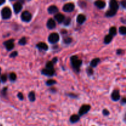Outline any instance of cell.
<instances>
[{
  "instance_id": "cell-34",
  "label": "cell",
  "mask_w": 126,
  "mask_h": 126,
  "mask_svg": "<svg viewBox=\"0 0 126 126\" xmlns=\"http://www.w3.org/2000/svg\"><path fill=\"white\" fill-rule=\"evenodd\" d=\"M103 114L105 116H108L110 114V112L108 111V110H107V109H105L103 110Z\"/></svg>"
},
{
  "instance_id": "cell-11",
  "label": "cell",
  "mask_w": 126,
  "mask_h": 126,
  "mask_svg": "<svg viewBox=\"0 0 126 126\" xmlns=\"http://www.w3.org/2000/svg\"><path fill=\"white\" fill-rule=\"evenodd\" d=\"M54 18H55V19L59 23H62V22H63L65 17V16H64V15H63L62 14L59 13L57 14L56 15H55Z\"/></svg>"
},
{
  "instance_id": "cell-37",
  "label": "cell",
  "mask_w": 126,
  "mask_h": 126,
  "mask_svg": "<svg viewBox=\"0 0 126 126\" xmlns=\"http://www.w3.org/2000/svg\"><path fill=\"white\" fill-rule=\"evenodd\" d=\"M121 3V5L123 6V7H124V8H126V1H122Z\"/></svg>"
},
{
  "instance_id": "cell-22",
  "label": "cell",
  "mask_w": 126,
  "mask_h": 126,
  "mask_svg": "<svg viewBox=\"0 0 126 126\" xmlns=\"http://www.w3.org/2000/svg\"><path fill=\"white\" fill-rule=\"evenodd\" d=\"M109 33H110L109 34L111 35L112 36H113L116 35V33H117L116 28L114 27H111V28H110V29Z\"/></svg>"
},
{
  "instance_id": "cell-20",
  "label": "cell",
  "mask_w": 126,
  "mask_h": 126,
  "mask_svg": "<svg viewBox=\"0 0 126 126\" xmlns=\"http://www.w3.org/2000/svg\"><path fill=\"white\" fill-rule=\"evenodd\" d=\"M112 39H113V36L111 35H110V34H108V35H107L105 37L104 43L105 44H109L112 41Z\"/></svg>"
},
{
  "instance_id": "cell-9",
  "label": "cell",
  "mask_w": 126,
  "mask_h": 126,
  "mask_svg": "<svg viewBox=\"0 0 126 126\" xmlns=\"http://www.w3.org/2000/svg\"><path fill=\"white\" fill-rule=\"evenodd\" d=\"M110 9L113 10V11L117 12L118 8H119V5H118V2L116 1H114V0L111 1L110 2Z\"/></svg>"
},
{
  "instance_id": "cell-39",
  "label": "cell",
  "mask_w": 126,
  "mask_h": 126,
  "mask_svg": "<svg viewBox=\"0 0 126 126\" xmlns=\"http://www.w3.org/2000/svg\"><path fill=\"white\" fill-rule=\"evenodd\" d=\"M6 91H7V88H4L3 90H2V94H6Z\"/></svg>"
},
{
  "instance_id": "cell-6",
  "label": "cell",
  "mask_w": 126,
  "mask_h": 126,
  "mask_svg": "<svg viewBox=\"0 0 126 126\" xmlns=\"http://www.w3.org/2000/svg\"><path fill=\"white\" fill-rule=\"evenodd\" d=\"M90 109H91V106L89 105H84L79 109V114L81 116L84 115V114H86L90 110Z\"/></svg>"
},
{
  "instance_id": "cell-5",
  "label": "cell",
  "mask_w": 126,
  "mask_h": 126,
  "mask_svg": "<svg viewBox=\"0 0 126 126\" xmlns=\"http://www.w3.org/2000/svg\"><path fill=\"white\" fill-rule=\"evenodd\" d=\"M75 9V4L71 2H68V3L65 4L63 7V11L66 12H72Z\"/></svg>"
},
{
  "instance_id": "cell-13",
  "label": "cell",
  "mask_w": 126,
  "mask_h": 126,
  "mask_svg": "<svg viewBox=\"0 0 126 126\" xmlns=\"http://www.w3.org/2000/svg\"><path fill=\"white\" fill-rule=\"evenodd\" d=\"M55 26H56V23H55V20L52 18H50L47 22V27L49 29H53L55 28Z\"/></svg>"
},
{
  "instance_id": "cell-33",
  "label": "cell",
  "mask_w": 126,
  "mask_h": 126,
  "mask_svg": "<svg viewBox=\"0 0 126 126\" xmlns=\"http://www.w3.org/2000/svg\"><path fill=\"white\" fill-rule=\"evenodd\" d=\"M17 55H18V52H17V51H14L13 52L11 53V55H10V57H15L17 56Z\"/></svg>"
},
{
  "instance_id": "cell-14",
  "label": "cell",
  "mask_w": 126,
  "mask_h": 126,
  "mask_svg": "<svg viewBox=\"0 0 126 126\" xmlns=\"http://www.w3.org/2000/svg\"><path fill=\"white\" fill-rule=\"evenodd\" d=\"M47 11L49 12V14H54L57 13L59 11V9L57 6H54V5H52V6H49L47 9Z\"/></svg>"
},
{
  "instance_id": "cell-23",
  "label": "cell",
  "mask_w": 126,
  "mask_h": 126,
  "mask_svg": "<svg viewBox=\"0 0 126 126\" xmlns=\"http://www.w3.org/2000/svg\"><path fill=\"white\" fill-rule=\"evenodd\" d=\"M28 98H29L31 102H33V101L35 100V94H34V92H30V94H28Z\"/></svg>"
},
{
  "instance_id": "cell-35",
  "label": "cell",
  "mask_w": 126,
  "mask_h": 126,
  "mask_svg": "<svg viewBox=\"0 0 126 126\" xmlns=\"http://www.w3.org/2000/svg\"><path fill=\"white\" fill-rule=\"evenodd\" d=\"M17 97H18V98H19L20 100H23V95L22 93H20V92L18 94V95H17Z\"/></svg>"
},
{
  "instance_id": "cell-24",
  "label": "cell",
  "mask_w": 126,
  "mask_h": 126,
  "mask_svg": "<svg viewBox=\"0 0 126 126\" xmlns=\"http://www.w3.org/2000/svg\"><path fill=\"white\" fill-rule=\"evenodd\" d=\"M119 32L120 33V34H123V35H125L126 34V28L124 26H122V27H119Z\"/></svg>"
},
{
  "instance_id": "cell-16",
  "label": "cell",
  "mask_w": 126,
  "mask_h": 126,
  "mask_svg": "<svg viewBox=\"0 0 126 126\" xmlns=\"http://www.w3.org/2000/svg\"><path fill=\"white\" fill-rule=\"evenodd\" d=\"M95 5L99 9H103L106 6L105 2L102 1H98L95 2Z\"/></svg>"
},
{
  "instance_id": "cell-12",
  "label": "cell",
  "mask_w": 126,
  "mask_h": 126,
  "mask_svg": "<svg viewBox=\"0 0 126 126\" xmlns=\"http://www.w3.org/2000/svg\"><path fill=\"white\" fill-rule=\"evenodd\" d=\"M22 5L20 2H17L14 4V10L15 13L18 14L22 10Z\"/></svg>"
},
{
  "instance_id": "cell-8",
  "label": "cell",
  "mask_w": 126,
  "mask_h": 126,
  "mask_svg": "<svg viewBox=\"0 0 126 126\" xmlns=\"http://www.w3.org/2000/svg\"><path fill=\"white\" fill-rule=\"evenodd\" d=\"M42 74L47 76H52L55 74V70L54 68L47 69L46 68L42 70Z\"/></svg>"
},
{
  "instance_id": "cell-7",
  "label": "cell",
  "mask_w": 126,
  "mask_h": 126,
  "mask_svg": "<svg viewBox=\"0 0 126 126\" xmlns=\"http://www.w3.org/2000/svg\"><path fill=\"white\" fill-rule=\"evenodd\" d=\"M4 45L5 46L7 50H11L14 47V39H11L10 40H7L4 43Z\"/></svg>"
},
{
  "instance_id": "cell-40",
  "label": "cell",
  "mask_w": 126,
  "mask_h": 126,
  "mask_svg": "<svg viewBox=\"0 0 126 126\" xmlns=\"http://www.w3.org/2000/svg\"><path fill=\"white\" fill-rule=\"evenodd\" d=\"M5 2V1L4 0H0V6L1 5H2V4H4Z\"/></svg>"
},
{
  "instance_id": "cell-41",
  "label": "cell",
  "mask_w": 126,
  "mask_h": 126,
  "mask_svg": "<svg viewBox=\"0 0 126 126\" xmlns=\"http://www.w3.org/2000/svg\"><path fill=\"white\" fill-rule=\"evenodd\" d=\"M126 98H123V101H122V103H123V104H124V103H126Z\"/></svg>"
},
{
  "instance_id": "cell-28",
  "label": "cell",
  "mask_w": 126,
  "mask_h": 126,
  "mask_svg": "<svg viewBox=\"0 0 126 126\" xmlns=\"http://www.w3.org/2000/svg\"><path fill=\"white\" fill-rule=\"evenodd\" d=\"M54 67V63L52 62V61L48 62L46 64V68L47 69H52Z\"/></svg>"
},
{
  "instance_id": "cell-27",
  "label": "cell",
  "mask_w": 126,
  "mask_h": 126,
  "mask_svg": "<svg viewBox=\"0 0 126 126\" xmlns=\"http://www.w3.org/2000/svg\"><path fill=\"white\" fill-rule=\"evenodd\" d=\"M9 78L11 81H15L16 79V78H17V76H16V73H11L9 75Z\"/></svg>"
},
{
  "instance_id": "cell-36",
  "label": "cell",
  "mask_w": 126,
  "mask_h": 126,
  "mask_svg": "<svg viewBox=\"0 0 126 126\" xmlns=\"http://www.w3.org/2000/svg\"><path fill=\"white\" fill-rule=\"evenodd\" d=\"M123 52H124V50H123V49H118V50H117V54H118V55H121V54H123Z\"/></svg>"
},
{
  "instance_id": "cell-19",
  "label": "cell",
  "mask_w": 126,
  "mask_h": 126,
  "mask_svg": "<svg viewBox=\"0 0 126 126\" xmlns=\"http://www.w3.org/2000/svg\"><path fill=\"white\" fill-rule=\"evenodd\" d=\"M100 62V60L98 58H97V59H94L91 62V67H95V66H97V65L98 64V63Z\"/></svg>"
},
{
  "instance_id": "cell-38",
  "label": "cell",
  "mask_w": 126,
  "mask_h": 126,
  "mask_svg": "<svg viewBox=\"0 0 126 126\" xmlns=\"http://www.w3.org/2000/svg\"><path fill=\"white\" fill-rule=\"evenodd\" d=\"M57 59L55 57V58H54V59H52V62L53 63H55V62H57Z\"/></svg>"
},
{
  "instance_id": "cell-18",
  "label": "cell",
  "mask_w": 126,
  "mask_h": 126,
  "mask_svg": "<svg viewBox=\"0 0 126 126\" xmlns=\"http://www.w3.org/2000/svg\"><path fill=\"white\" fill-rule=\"evenodd\" d=\"M70 120L71 123H75L79 120V116L77 114H73L70 117Z\"/></svg>"
},
{
  "instance_id": "cell-21",
  "label": "cell",
  "mask_w": 126,
  "mask_h": 126,
  "mask_svg": "<svg viewBox=\"0 0 126 126\" xmlns=\"http://www.w3.org/2000/svg\"><path fill=\"white\" fill-rule=\"evenodd\" d=\"M116 12H117L113 11V10L109 9V11H107V13H106V16H107V17H113V16H114V15L116 14Z\"/></svg>"
},
{
  "instance_id": "cell-30",
  "label": "cell",
  "mask_w": 126,
  "mask_h": 126,
  "mask_svg": "<svg viewBox=\"0 0 126 126\" xmlns=\"http://www.w3.org/2000/svg\"><path fill=\"white\" fill-rule=\"evenodd\" d=\"M70 22H71V19H70V18H69L68 17V18H66V19L65 18V20H64V21H63V23L65 25L68 26V25H69V24L70 23Z\"/></svg>"
},
{
  "instance_id": "cell-17",
  "label": "cell",
  "mask_w": 126,
  "mask_h": 126,
  "mask_svg": "<svg viewBox=\"0 0 126 126\" xmlns=\"http://www.w3.org/2000/svg\"><path fill=\"white\" fill-rule=\"evenodd\" d=\"M37 47L39 49L44 50H47L48 49V46L45 43H39L37 44Z\"/></svg>"
},
{
  "instance_id": "cell-31",
  "label": "cell",
  "mask_w": 126,
  "mask_h": 126,
  "mask_svg": "<svg viewBox=\"0 0 126 126\" xmlns=\"http://www.w3.org/2000/svg\"><path fill=\"white\" fill-rule=\"evenodd\" d=\"M87 73L89 76H91V75H93L94 73V71H93V69L92 68H88L87 70Z\"/></svg>"
},
{
  "instance_id": "cell-3",
  "label": "cell",
  "mask_w": 126,
  "mask_h": 126,
  "mask_svg": "<svg viewBox=\"0 0 126 126\" xmlns=\"http://www.w3.org/2000/svg\"><path fill=\"white\" fill-rule=\"evenodd\" d=\"M60 39V37L58 33H52L49 36V38H48V41H49V43H52V44H54V43H57L59 41Z\"/></svg>"
},
{
  "instance_id": "cell-10",
  "label": "cell",
  "mask_w": 126,
  "mask_h": 126,
  "mask_svg": "<svg viewBox=\"0 0 126 126\" xmlns=\"http://www.w3.org/2000/svg\"><path fill=\"white\" fill-rule=\"evenodd\" d=\"M111 98L114 101H118L120 99V94L118 90H114L111 94Z\"/></svg>"
},
{
  "instance_id": "cell-4",
  "label": "cell",
  "mask_w": 126,
  "mask_h": 126,
  "mask_svg": "<svg viewBox=\"0 0 126 126\" xmlns=\"http://www.w3.org/2000/svg\"><path fill=\"white\" fill-rule=\"evenodd\" d=\"M32 18V16L31 13L28 11H25L24 12H22V15H21V18H22V21L25 22H30Z\"/></svg>"
},
{
  "instance_id": "cell-29",
  "label": "cell",
  "mask_w": 126,
  "mask_h": 126,
  "mask_svg": "<svg viewBox=\"0 0 126 126\" xmlns=\"http://www.w3.org/2000/svg\"><path fill=\"white\" fill-rule=\"evenodd\" d=\"M72 41V39L71 38H64L63 42L65 44H70Z\"/></svg>"
},
{
  "instance_id": "cell-15",
  "label": "cell",
  "mask_w": 126,
  "mask_h": 126,
  "mask_svg": "<svg viewBox=\"0 0 126 126\" xmlns=\"http://www.w3.org/2000/svg\"><path fill=\"white\" fill-rule=\"evenodd\" d=\"M86 16L83 14H79L78 15V16L77 17V22L78 23H79V24H82V23L86 21Z\"/></svg>"
},
{
  "instance_id": "cell-25",
  "label": "cell",
  "mask_w": 126,
  "mask_h": 126,
  "mask_svg": "<svg viewBox=\"0 0 126 126\" xmlns=\"http://www.w3.org/2000/svg\"><path fill=\"white\" fill-rule=\"evenodd\" d=\"M56 84V81L54 79H49L46 81V84L47 86H52V85Z\"/></svg>"
},
{
  "instance_id": "cell-43",
  "label": "cell",
  "mask_w": 126,
  "mask_h": 126,
  "mask_svg": "<svg viewBox=\"0 0 126 126\" xmlns=\"http://www.w3.org/2000/svg\"><path fill=\"white\" fill-rule=\"evenodd\" d=\"M0 74H1V68H0Z\"/></svg>"
},
{
  "instance_id": "cell-2",
  "label": "cell",
  "mask_w": 126,
  "mask_h": 126,
  "mask_svg": "<svg viewBox=\"0 0 126 126\" xmlns=\"http://www.w3.org/2000/svg\"><path fill=\"white\" fill-rule=\"evenodd\" d=\"M1 16L3 19H8L12 16V11L9 7H5L1 11Z\"/></svg>"
},
{
  "instance_id": "cell-26",
  "label": "cell",
  "mask_w": 126,
  "mask_h": 126,
  "mask_svg": "<svg viewBox=\"0 0 126 126\" xmlns=\"http://www.w3.org/2000/svg\"><path fill=\"white\" fill-rule=\"evenodd\" d=\"M18 43L20 45H25L27 43V39H26V38L25 37H23V38H22L20 39V41H18Z\"/></svg>"
},
{
  "instance_id": "cell-42",
  "label": "cell",
  "mask_w": 126,
  "mask_h": 126,
  "mask_svg": "<svg viewBox=\"0 0 126 126\" xmlns=\"http://www.w3.org/2000/svg\"><path fill=\"white\" fill-rule=\"evenodd\" d=\"M69 96H70V97H76L77 96L76 95H73V94H69Z\"/></svg>"
},
{
  "instance_id": "cell-1",
  "label": "cell",
  "mask_w": 126,
  "mask_h": 126,
  "mask_svg": "<svg viewBox=\"0 0 126 126\" xmlns=\"http://www.w3.org/2000/svg\"><path fill=\"white\" fill-rule=\"evenodd\" d=\"M71 62L73 68L76 71H79V68L82 65V60L79 59L78 56L74 55L71 57Z\"/></svg>"
},
{
  "instance_id": "cell-32",
  "label": "cell",
  "mask_w": 126,
  "mask_h": 126,
  "mask_svg": "<svg viewBox=\"0 0 126 126\" xmlns=\"http://www.w3.org/2000/svg\"><path fill=\"white\" fill-rule=\"evenodd\" d=\"M1 80L2 81V82H5L7 81V76L6 75H3L1 76Z\"/></svg>"
}]
</instances>
